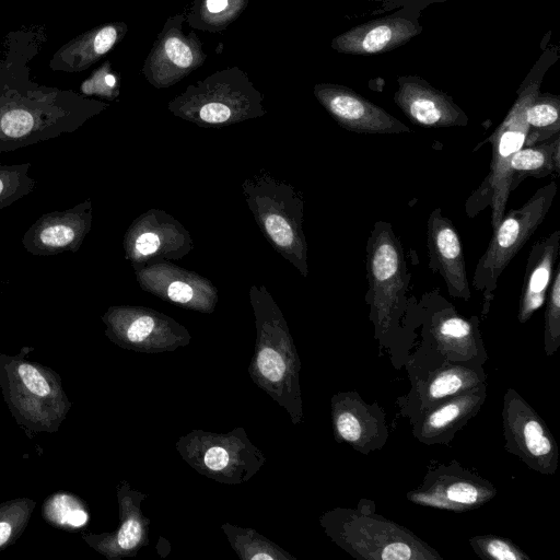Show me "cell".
Masks as SVG:
<instances>
[{
    "instance_id": "1",
    "label": "cell",
    "mask_w": 560,
    "mask_h": 560,
    "mask_svg": "<svg viewBox=\"0 0 560 560\" xmlns=\"http://www.w3.org/2000/svg\"><path fill=\"white\" fill-rule=\"evenodd\" d=\"M559 59V48L550 45L544 49L535 65L530 68L518 89L516 98L501 124L489 137L491 160L489 173L466 202V213L475 217L486 207H490L492 230L502 220L511 194L510 161L524 147L527 132L526 110L536 95L546 72Z\"/></svg>"
},
{
    "instance_id": "2",
    "label": "cell",
    "mask_w": 560,
    "mask_h": 560,
    "mask_svg": "<svg viewBox=\"0 0 560 560\" xmlns=\"http://www.w3.org/2000/svg\"><path fill=\"white\" fill-rule=\"evenodd\" d=\"M20 354H0V387L18 424L33 432H56L71 408L60 376Z\"/></svg>"
},
{
    "instance_id": "3",
    "label": "cell",
    "mask_w": 560,
    "mask_h": 560,
    "mask_svg": "<svg viewBox=\"0 0 560 560\" xmlns=\"http://www.w3.org/2000/svg\"><path fill=\"white\" fill-rule=\"evenodd\" d=\"M368 291L365 302L370 306V319L377 337H384L398 328L402 315L409 311L407 298L411 275L408 272L404 246L387 221H376L365 247Z\"/></svg>"
},
{
    "instance_id": "4",
    "label": "cell",
    "mask_w": 560,
    "mask_h": 560,
    "mask_svg": "<svg viewBox=\"0 0 560 560\" xmlns=\"http://www.w3.org/2000/svg\"><path fill=\"white\" fill-rule=\"evenodd\" d=\"M557 191L556 182L538 188L525 203L504 213L492 230L472 276V288L483 295L487 304L493 298L502 272L545 221Z\"/></svg>"
},
{
    "instance_id": "5",
    "label": "cell",
    "mask_w": 560,
    "mask_h": 560,
    "mask_svg": "<svg viewBox=\"0 0 560 560\" xmlns=\"http://www.w3.org/2000/svg\"><path fill=\"white\" fill-rule=\"evenodd\" d=\"M0 106V153L37 144L71 133L89 116L72 107L32 106L23 103H4Z\"/></svg>"
},
{
    "instance_id": "6",
    "label": "cell",
    "mask_w": 560,
    "mask_h": 560,
    "mask_svg": "<svg viewBox=\"0 0 560 560\" xmlns=\"http://www.w3.org/2000/svg\"><path fill=\"white\" fill-rule=\"evenodd\" d=\"M185 12L167 18L148 54L142 73L156 88H167L201 67L207 55L195 32L185 34Z\"/></svg>"
},
{
    "instance_id": "7",
    "label": "cell",
    "mask_w": 560,
    "mask_h": 560,
    "mask_svg": "<svg viewBox=\"0 0 560 560\" xmlns=\"http://www.w3.org/2000/svg\"><path fill=\"white\" fill-rule=\"evenodd\" d=\"M504 434L506 448L530 468L553 474L558 467V450L542 419L510 389L504 397Z\"/></svg>"
},
{
    "instance_id": "8",
    "label": "cell",
    "mask_w": 560,
    "mask_h": 560,
    "mask_svg": "<svg viewBox=\"0 0 560 560\" xmlns=\"http://www.w3.org/2000/svg\"><path fill=\"white\" fill-rule=\"evenodd\" d=\"M394 13L353 26L332 38L330 47L341 54L372 56L392 51L416 36L423 26L422 10L406 4Z\"/></svg>"
},
{
    "instance_id": "9",
    "label": "cell",
    "mask_w": 560,
    "mask_h": 560,
    "mask_svg": "<svg viewBox=\"0 0 560 560\" xmlns=\"http://www.w3.org/2000/svg\"><path fill=\"white\" fill-rule=\"evenodd\" d=\"M314 94L330 115L346 129L364 135H400L411 129L387 110L351 88L319 83Z\"/></svg>"
},
{
    "instance_id": "10",
    "label": "cell",
    "mask_w": 560,
    "mask_h": 560,
    "mask_svg": "<svg viewBox=\"0 0 560 560\" xmlns=\"http://www.w3.org/2000/svg\"><path fill=\"white\" fill-rule=\"evenodd\" d=\"M394 102L415 125L425 128L466 127L469 118L451 95L418 75L397 78Z\"/></svg>"
},
{
    "instance_id": "11",
    "label": "cell",
    "mask_w": 560,
    "mask_h": 560,
    "mask_svg": "<svg viewBox=\"0 0 560 560\" xmlns=\"http://www.w3.org/2000/svg\"><path fill=\"white\" fill-rule=\"evenodd\" d=\"M428 267L444 281L448 295L469 302L470 284L463 245L451 219L442 209L432 210L427 222Z\"/></svg>"
},
{
    "instance_id": "12",
    "label": "cell",
    "mask_w": 560,
    "mask_h": 560,
    "mask_svg": "<svg viewBox=\"0 0 560 560\" xmlns=\"http://www.w3.org/2000/svg\"><path fill=\"white\" fill-rule=\"evenodd\" d=\"M91 224V203L84 201L62 211L40 215L24 233L22 244L35 256L75 253Z\"/></svg>"
},
{
    "instance_id": "13",
    "label": "cell",
    "mask_w": 560,
    "mask_h": 560,
    "mask_svg": "<svg viewBox=\"0 0 560 560\" xmlns=\"http://www.w3.org/2000/svg\"><path fill=\"white\" fill-rule=\"evenodd\" d=\"M560 250V230L538 240L532 246L523 278L517 319L526 323L546 301Z\"/></svg>"
},
{
    "instance_id": "14",
    "label": "cell",
    "mask_w": 560,
    "mask_h": 560,
    "mask_svg": "<svg viewBox=\"0 0 560 560\" xmlns=\"http://www.w3.org/2000/svg\"><path fill=\"white\" fill-rule=\"evenodd\" d=\"M494 489L482 480L440 474L429 486L411 492L409 500L438 509L464 511L476 509L490 500Z\"/></svg>"
},
{
    "instance_id": "15",
    "label": "cell",
    "mask_w": 560,
    "mask_h": 560,
    "mask_svg": "<svg viewBox=\"0 0 560 560\" xmlns=\"http://www.w3.org/2000/svg\"><path fill=\"white\" fill-rule=\"evenodd\" d=\"M485 394L480 386L438 404L423 413L415 435L427 444L445 443L479 410Z\"/></svg>"
},
{
    "instance_id": "16",
    "label": "cell",
    "mask_w": 560,
    "mask_h": 560,
    "mask_svg": "<svg viewBox=\"0 0 560 560\" xmlns=\"http://www.w3.org/2000/svg\"><path fill=\"white\" fill-rule=\"evenodd\" d=\"M334 418L339 438L357 450L368 452L380 445L378 440L382 443L386 440L383 418L357 395L346 398L336 409Z\"/></svg>"
},
{
    "instance_id": "17",
    "label": "cell",
    "mask_w": 560,
    "mask_h": 560,
    "mask_svg": "<svg viewBox=\"0 0 560 560\" xmlns=\"http://www.w3.org/2000/svg\"><path fill=\"white\" fill-rule=\"evenodd\" d=\"M511 191L527 177L544 178L560 173V135L541 143L522 147L511 159Z\"/></svg>"
},
{
    "instance_id": "18",
    "label": "cell",
    "mask_w": 560,
    "mask_h": 560,
    "mask_svg": "<svg viewBox=\"0 0 560 560\" xmlns=\"http://www.w3.org/2000/svg\"><path fill=\"white\" fill-rule=\"evenodd\" d=\"M480 372L466 366L440 370L420 392V411L427 412L438 404L481 386Z\"/></svg>"
},
{
    "instance_id": "19",
    "label": "cell",
    "mask_w": 560,
    "mask_h": 560,
    "mask_svg": "<svg viewBox=\"0 0 560 560\" xmlns=\"http://www.w3.org/2000/svg\"><path fill=\"white\" fill-rule=\"evenodd\" d=\"M249 0H194L186 14L189 26L211 33L230 26L246 9Z\"/></svg>"
},
{
    "instance_id": "20",
    "label": "cell",
    "mask_w": 560,
    "mask_h": 560,
    "mask_svg": "<svg viewBox=\"0 0 560 560\" xmlns=\"http://www.w3.org/2000/svg\"><path fill=\"white\" fill-rule=\"evenodd\" d=\"M524 145L548 141L560 135V96L539 92L526 110Z\"/></svg>"
},
{
    "instance_id": "21",
    "label": "cell",
    "mask_w": 560,
    "mask_h": 560,
    "mask_svg": "<svg viewBox=\"0 0 560 560\" xmlns=\"http://www.w3.org/2000/svg\"><path fill=\"white\" fill-rule=\"evenodd\" d=\"M43 518L50 525L66 530H77L86 525L89 513L80 498L68 492L49 495L42 508Z\"/></svg>"
},
{
    "instance_id": "22",
    "label": "cell",
    "mask_w": 560,
    "mask_h": 560,
    "mask_svg": "<svg viewBox=\"0 0 560 560\" xmlns=\"http://www.w3.org/2000/svg\"><path fill=\"white\" fill-rule=\"evenodd\" d=\"M36 502L18 498L0 503V550L16 541L26 528Z\"/></svg>"
},
{
    "instance_id": "23",
    "label": "cell",
    "mask_w": 560,
    "mask_h": 560,
    "mask_svg": "<svg viewBox=\"0 0 560 560\" xmlns=\"http://www.w3.org/2000/svg\"><path fill=\"white\" fill-rule=\"evenodd\" d=\"M30 162L0 165V210L30 195L36 180L30 176Z\"/></svg>"
},
{
    "instance_id": "24",
    "label": "cell",
    "mask_w": 560,
    "mask_h": 560,
    "mask_svg": "<svg viewBox=\"0 0 560 560\" xmlns=\"http://www.w3.org/2000/svg\"><path fill=\"white\" fill-rule=\"evenodd\" d=\"M545 308V350L552 354L560 346V265L553 271V277L546 296Z\"/></svg>"
},
{
    "instance_id": "25",
    "label": "cell",
    "mask_w": 560,
    "mask_h": 560,
    "mask_svg": "<svg viewBox=\"0 0 560 560\" xmlns=\"http://www.w3.org/2000/svg\"><path fill=\"white\" fill-rule=\"evenodd\" d=\"M124 22L110 23L95 30L84 43V59L92 62L108 52L127 33Z\"/></svg>"
},
{
    "instance_id": "26",
    "label": "cell",
    "mask_w": 560,
    "mask_h": 560,
    "mask_svg": "<svg viewBox=\"0 0 560 560\" xmlns=\"http://www.w3.org/2000/svg\"><path fill=\"white\" fill-rule=\"evenodd\" d=\"M470 544L475 551L483 558L495 560L528 559L516 546L501 537L478 536L472 538Z\"/></svg>"
},
{
    "instance_id": "27",
    "label": "cell",
    "mask_w": 560,
    "mask_h": 560,
    "mask_svg": "<svg viewBox=\"0 0 560 560\" xmlns=\"http://www.w3.org/2000/svg\"><path fill=\"white\" fill-rule=\"evenodd\" d=\"M257 365L262 376L270 382L280 381L285 370L282 357L270 348H265L258 353Z\"/></svg>"
},
{
    "instance_id": "28",
    "label": "cell",
    "mask_w": 560,
    "mask_h": 560,
    "mask_svg": "<svg viewBox=\"0 0 560 560\" xmlns=\"http://www.w3.org/2000/svg\"><path fill=\"white\" fill-rule=\"evenodd\" d=\"M265 224L268 234L279 246H288L293 242V231L282 217L270 214L266 218Z\"/></svg>"
},
{
    "instance_id": "29",
    "label": "cell",
    "mask_w": 560,
    "mask_h": 560,
    "mask_svg": "<svg viewBox=\"0 0 560 560\" xmlns=\"http://www.w3.org/2000/svg\"><path fill=\"white\" fill-rule=\"evenodd\" d=\"M100 70L101 71L97 73V77L89 83H84L82 89L85 93H102L110 95L112 91L117 86V78L105 67Z\"/></svg>"
},
{
    "instance_id": "30",
    "label": "cell",
    "mask_w": 560,
    "mask_h": 560,
    "mask_svg": "<svg viewBox=\"0 0 560 560\" xmlns=\"http://www.w3.org/2000/svg\"><path fill=\"white\" fill-rule=\"evenodd\" d=\"M153 327L154 320L152 317L141 316L127 328L126 336L131 342H140L151 334Z\"/></svg>"
},
{
    "instance_id": "31",
    "label": "cell",
    "mask_w": 560,
    "mask_h": 560,
    "mask_svg": "<svg viewBox=\"0 0 560 560\" xmlns=\"http://www.w3.org/2000/svg\"><path fill=\"white\" fill-rule=\"evenodd\" d=\"M229 453L219 446L209 448L205 454V464L213 471L223 470L229 464Z\"/></svg>"
},
{
    "instance_id": "32",
    "label": "cell",
    "mask_w": 560,
    "mask_h": 560,
    "mask_svg": "<svg viewBox=\"0 0 560 560\" xmlns=\"http://www.w3.org/2000/svg\"><path fill=\"white\" fill-rule=\"evenodd\" d=\"M159 246V236L151 232L141 234L136 242V248L142 255H149L154 253Z\"/></svg>"
},
{
    "instance_id": "33",
    "label": "cell",
    "mask_w": 560,
    "mask_h": 560,
    "mask_svg": "<svg viewBox=\"0 0 560 560\" xmlns=\"http://www.w3.org/2000/svg\"><path fill=\"white\" fill-rule=\"evenodd\" d=\"M167 292L171 300L179 303H186L192 298V289L180 281L172 282Z\"/></svg>"
},
{
    "instance_id": "34",
    "label": "cell",
    "mask_w": 560,
    "mask_h": 560,
    "mask_svg": "<svg viewBox=\"0 0 560 560\" xmlns=\"http://www.w3.org/2000/svg\"><path fill=\"white\" fill-rule=\"evenodd\" d=\"M371 1L381 2L382 3L381 11H385V10L387 11V10L400 8V7L405 5L409 0H371Z\"/></svg>"
},
{
    "instance_id": "35",
    "label": "cell",
    "mask_w": 560,
    "mask_h": 560,
    "mask_svg": "<svg viewBox=\"0 0 560 560\" xmlns=\"http://www.w3.org/2000/svg\"><path fill=\"white\" fill-rule=\"evenodd\" d=\"M445 1H451V0H409L406 4L415 5V7L420 8L421 10H424L430 4L445 2Z\"/></svg>"
}]
</instances>
